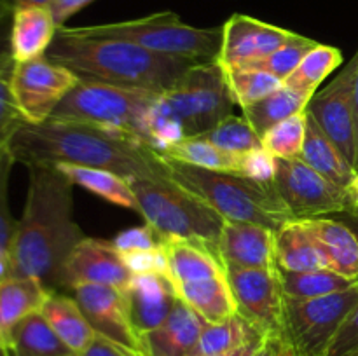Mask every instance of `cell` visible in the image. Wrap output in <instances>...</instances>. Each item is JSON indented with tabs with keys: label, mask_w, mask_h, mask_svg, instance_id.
Listing matches in <instances>:
<instances>
[{
	"label": "cell",
	"mask_w": 358,
	"mask_h": 356,
	"mask_svg": "<svg viewBox=\"0 0 358 356\" xmlns=\"http://www.w3.org/2000/svg\"><path fill=\"white\" fill-rule=\"evenodd\" d=\"M14 161L24 166L100 168L128 180L170 178L161 154L133 136L100 126L70 121L24 122L9 142Z\"/></svg>",
	"instance_id": "6da1fadb"
},
{
	"label": "cell",
	"mask_w": 358,
	"mask_h": 356,
	"mask_svg": "<svg viewBox=\"0 0 358 356\" xmlns=\"http://www.w3.org/2000/svg\"><path fill=\"white\" fill-rule=\"evenodd\" d=\"M28 191L10 253V276L62 286L63 267L84 232L73 218V184L55 166H28Z\"/></svg>",
	"instance_id": "7a4b0ae2"
},
{
	"label": "cell",
	"mask_w": 358,
	"mask_h": 356,
	"mask_svg": "<svg viewBox=\"0 0 358 356\" xmlns=\"http://www.w3.org/2000/svg\"><path fill=\"white\" fill-rule=\"evenodd\" d=\"M45 58L72 70L79 79L164 93L199 61L147 51L121 38L86 37L59 27Z\"/></svg>",
	"instance_id": "3957f363"
},
{
	"label": "cell",
	"mask_w": 358,
	"mask_h": 356,
	"mask_svg": "<svg viewBox=\"0 0 358 356\" xmlns=\"http://www.w3.org/2000/svg\"><path fill=\"white\" fill-rule=\"evenodd\" d=\"M236 107L219 61L196 63L175 86L161 93L150 112L152 149L192 136H203Z\"/></svg>",
	"instance_id": "277c9868"
},
{
	"label": "cell",
	"mask_w": 358,
	"mask_h": 356,
	"mask_svg": "<svg viewBox=\"0 0 358 356\" xmlns=\"http://www.w3.org/2000/svg\"><path fill=\"white\" fill-rule=\"evenodd\" d=\"M168 177L212 206L224 220L250 222L278 230L294 220L276 194L273 181L240 173L205 170L161 156Z\"/></svg>",
	"instance_id": "5b68a950"
},
{
	"label": "cell",
	"mask_w": 358,
	"mask_h": 356,
	"mask_svg": "<svg viewBox=\"0 0 358 356\" xmlns=\"http://www.w3.org/2000/svg\"><path fill=\"white\" fill-rule=\"evenodd\" d=\"M131 188L147 225L164 237L205 244L217 253L224 216L171 178H135ZM219 255V253H217Z\"/></svg>",
	"instance_id": "8992f818"
},
{
	"label": "cell",
	"mask_w": 358,
	"mask_h": 356,
	"mask_svg": "<svg viewBox=\"0 0 358 356\" xmlns=\"http://www.w3.org/2000/svg\"><path fill=\"white\" fill-rule=\"evenodd\" d=\"M157 93L79 79L52 112L55 121L84 122L133 136L152 149L150 112Z\"/></svg>",
	"instance_id": "52a82bcc"
},
{
	"label": "cell",
	"mask_w": 358,
	"mask_h": 356,
	"mask_svg": "<svg viewBox=\"0 0 358 356\" xmlns=\"http://www.w3.org/2000/svg\"><path fill=\"white\" fill-rule=\"evenodd\" d=\"M72 31L86 37L121 38L157 54L199 63L217 61L222 44V27H191L170 10L119 23L76 27Z\"/></svg>",
	"instance_id": "ba28073f"
},
{
	"label": "cell",
	"mask_w": 358,
	"mask_h": 356,
	"mask_svg": "<svg viewBox=\"0 0 358 356\" xmlns=\"http://www.w3.org/2000/svg\"><path fill=\"white\" fill-rule=\"evenodd\" d=\"M358 304V283L317 299H290L283 306L282 344L285 356H327L346 318Z\"/></svg>",
	"instance_id": "9c48e42d"
},
{
	"label": "cell",
	"mask_w": 358,
	"mask_h": 356,
	"mask_svg": "<svg viewBox=\"0 0 358 356\" xmlns=\"http://www.w3.org/2000/svg\"><path fill=\"white\" fill-rule=\"evenodd\" d=\"M273 187L292 218L331 216L348 209L346 188L339 187L301 159H275Z\"/></svg>",
	"instance_id": "30bf717a"
},
{
	"label": "cell",
	"mask_w": 358,
	"mask_h": 356,
	"mask_svg": "<svg viewBox=\"0 0 358 356\" xmlns=\"http://www.w3.org/2000/svg\"><path fill=\"white\" fill-rule=\"evenodd\" d=\"M77 82L79 77L72 70L42 56L14 65L10 91L23 121L41 124L51 119L52 112Z\"/></svg>",
	"instance_id": "8fae6325"
},
{
	"label": "cell",
	"mask_w": 358,
	"mask_h": 356,
	"mask_svg": "<svg viewBox=\"0 0 358 356\" xmlns=\"http://www.w3.org/2000/svg\"><path fill=\"white\" fill-rule=\"evenodd\" d=\"M236 313L268 341L282 339L283 295L278 269H226Z\"/></svg>",
	"instance_id": "7c38bea8"
},
{
	"label": "cell",
	"mask_w": 358,
	"mask_h": 356,
	"mask_svg": "<svg viewBox=\"0 0 358 356\" xmlns=\"http://www.w3.org/2000/svg\"><path fill=\"white\" fill-rule=\"evenodd\" d=\"M353 59L327 84L311 96L306 112L322 131L338 145L343 156L357 170L355 110H353Z\"/></svg>",
	"instance_id": "4fadbf2b"
},
{
	"label": "cell",
	"mask_w": 358,
	"mask_h": 356,
	"mask_svg": "<svg viewBox=\"0 0 358 356\" xmlns=\"http://www.w3.org/2000/svg\"><path fill=\"white\" fill-rule=\"evenodd\" d=\"M72 292L94 334L143 356L140 337L129 321L121 288L108 285H79Z\"/></svg>",
	"instance_id": "5bb4252c"
},
{
	"label": "cell",
	"mask_w": 358,
	"mask_h": 356,
	"mask_svg": "<svg viewBox=\"0 0 358 356\" xmlns=\"http://www.w3.org/2000/svg\"><path fill=\"white\" fill-rule=\"evenodd\" d=\"M114 241L84 237L63 267L62 288L73 290L79 285H108L124 288L133 278Z\"/></svg>",
	"instance_id": "9a60e30c"
},
{
	"label": "cell",
	"mask_w": 358,
	"mask_h": 356,
	"mask_svg": "<svg viewBox=\"0 0 358 356\" xmlns=\"http://www.w3.org/2000/svg\"><path fill=\"white\" fill-rule=\"evenodd\" d=\"M159 154L170 157V159L191 164V166L205 168V170L240 173L257 178V180L273 181L275 157L269 156L264 149L254 154H247V156H240V154L219 149L201 136H192V138L178 140V142L164 147Z\"/></svg>",
	"instance_id": "2e32d148"
},
{
	"label": "cell",
	"mask_w": 358,
	"mask_h": 356,
	"mask_svg": "<svg viewBox=\"0 0 358 356\" xmlns=\"http://www.w3.org/2000/svg\"><path fill=\"white\" fill-rule=\"evenodd\" d=\"M292 34L245 14H233L222 24V44L217 61L224 68H236L248 61L266 58L282 47Z\"/></svg>",
	"instance_id": "e0dca14e"
},
{
	"label": "cell",
	"mask_w": 358,
	"mask_h": 356,
	"mask_svg": "<svg viewBox=\"0 0 358 356\" xmlns=\"http://www.w3.org/2000/svg\"><path fill=\"white\" fill-rule=\"evenodd\" d=\"M276 230L250 222L226 220L217 253L226 269L276 267Z\"/></svg>",
	"instance_id": "ac0fdd59"
},
{
	"label": "cell",
	"mask_w": 358,
	"mask_h": 356,
	"mask_svg": "<svg viewBox=\"0 0 358 356\" xmlns=\"http://www.w3.org/2000/svg\"><path fill=\"white\" fill-rule=\"evenodd\" d=\"M122 295L138 337L159 327L178 300L177 288L166 274H135Z\"/></svg>",
	"instance_id": "d6986e66"
},
{
	"label": "cell",
	"mask_w": 358,
	"mask_h": 356,
	"mask_svg": "<svg viewBox=\"0 0 358 356\" xmlns=\"http://www.w3.org/2000/svg\"><path fill=\"white\" fill-rule=\"evenodd\" d=\"M206 321L178 299L166 320L140 337L143 356H192Z\"/></svg>",
	"instance_id": "ffe728a7"
},
{
	"label": "cell",
	"mask_w": 358,
	"mask_h": 356,
	"mask_svg": "<svg viewBox=\"0 0 358 356\" xmlns=\"http://www.w3.org/2000/svg\"><path fill=\"white\" fill-rule=\"evenodd\" d=\"M58 28L49 6H23L14 10L9 27V47L14 61L45 56Z\"/></svg>",
	"instance_id": "44dd1931"
},
{
	"label": "cell",
	"mask_w": 358,
	"mask_h": 356,
	"mask_svg": "<svg viewBox=\"0 0 358 356\" xmlns=\"http://www.w3.org/2000/svg\"><path fill=\"white\" fill-rule=\"evenodd\" d=\"M52 290L35 278H9L0 281V346L10 348L16 325L28 314L41 311Z\"/></svg>",
	"instance_id": "7402d4cb"
},
{
	"label": "cell",
	"mask_w": 358,
	"mask_h": 356,
	"mask_svg": "<svg viewBox=\"0 0 358 356\" xmlns=\"http://www.w3.org/2000/svg\"><path fill=\"white\" fill-rule=\"evenodd\" d=\"M306 220L331 271L358 281V243L345 222L336 216H315Z\"/></svg>",
	"instance_id": "603a6c76"
},
{
	"label": "cell",
	"mask_w": 358,
	"mask_h": 356,
	"mask_svg": "<svg viewBox=\"0 0 358 356\" xmlns=\"http://www.w3.org/2000/svg\"><path fill=\"white\" fill-rule=\"evenodd\" d=\"M276 267L304 272L329 269L327 260L311 234L306 220H289L276 230Z\"/></svg>",
	"instance_id": "cb8c5ba5"
},
{
	"label": "cell",
	"mask_w": 358,
	"mask_h": 356,
	"mask_svg": "<svg viewBox=\"0 0 358 356\" xmlns=\"http://www.w3.org/2000/svg\"><path fill=\"white\" fill-rule=\"evenodd\" d=\"M164 248L173 285L226 274V267L219 255L205 244L180 237H164Z\"/></svg>",
	"instance_id": "d4e9b609"
},
{
	"label": "cell",
	"mask_w": 358,
	"mask_h": 356,
	"mask_svg": "<svg viewBox=\"0 0 358 356\" xmlns=\"http://www.w3.org/2000/svg\"><path fill=\"white\" fill-rule=\"evenodd\" d=\"M41 313L76 356L83 355L96 337L83 309L72 297L62 295L52 290L42 304Z\"/></svg>",
	"instance_id": "484cf974"
},
{
	"label": "cell",
	"mask_w": 358,
	"mask_h": 356,
	"mask_svg": "<svg viewBox=\"0 0 358 356\" xmlns=\"http://www.w3.org/2000/svg\"><path fill=\"white\" fill-rule=\"evenodd\" d=\"M308 114V112H306ZM299 159L313 168L322 177L329 178L339 187L346 188L357 177V170L350 164V161L343 156L334 142L322 131L315 119L308 114L306 138H304L303 152Z\"/></svg>",
	"instance_id": "4316f807"
},
{
	"label": "cell",
	"mask_w": 358,
	"mask_h": 356,
	"mask_svg": "<svg viewBox=\"0 0 358 356\" xmlns=\"http://www.w3.org/2000/svg\"><path fill=\"white\" fill-rule=\"evenodd\" d=\"M178 299L194 309L206 323H220L236 314L233 292L227 276L199 279V281L175 285Z\"/></svg>",
	"instance_id": "83f0119b"
},
{
	"label": "cell",
	"mask_w": 358,
	"mask_h": 356,
	"mask_svg": "<svg viewBox=\"0 0 358 356\" xmlns=\"http://www.w3.org/2000/svg\"><path fill=\"white\" fill-rule=\"evenodd\" d=\"M55 168L66 175L73 185H80L83 188L100 195L112 205L138 213V201H136L131 181L128 178L112 173V171L100 170V168L73 166V164H59Z\"/></svg>",
	"instance_id": "f1b7e54d"
},
{
	"label": "cell",
	"mask_w": 358,
	"mask_h": 356,
	"mask_svg": "<svg viewBox=\"0 0 358 356\" xmlns=\"http://www.w3.org/2000/svg\"><path fill=\"white\" fill-rule=\"evenodd\" d=\"M313 94L315 93H308V91L292 89V87H287L283 84V87H280L269 96L243 108V117L262 138L273 126L306 110Z\"/></svg>",
	"instance_id": "f546056e"
},
{
	"label": "cell",
	"mask_w": 358,
	"mask_h": 356,
	"mask_svg": "<svg viewBox=\"0 0 358 356\" xmlns=\"http://www.w3.org/2000/svg\"><path fill=\"white\" fill-rule=\"evenodd\" d=\"M9 349L16 356H76L41 311L28 314L16 325Z\"/></svg>",
	"instance_id": "4dcf8cb0"
},
{
	"label": "cell",
	"mask_w": 358,
	"mask_h": 356,
	"mask_svg": "<svg viewBox=\"0 0 358 356\" xmlns=\"http://www.w3.org/2000/svg\"><path fill=\"white\" fill-rule=\"evenodd\" d=\"M283 295L290 299H317L352 288L358 281L345 278L331 269H315V271L290 272L278 269Z\"/></svg>",
	"instance_id": "1f68e13d"
},
{
	"label": "cell",
	"mask_w": 358,
	"mask_h": 356,
	"mask_svg": "<svg viewBox=\"0 0 358 356\" xmlns=\"http://www.w3.org/2000/svg\"><path fill=\"white\" fill-rule=\"evenodd\" d=\"M261 337L262 335L236 313L220 323H206L192 356L220 355Z\"/></svg>",
	"instance_id": "d6a6232c"
},
{
	"label": "cell",
	"mask_w": 358,
	"mask_h": 356,
	"mask_svg": "<svg viewBox=\"0 0 358 356\" xmlns=\"http://www.w3.org/2000/svg\"><path fill=\"white\" fill-rule=\"evenodd\" d=\"M343 63V52L338 47L317 44L297 65V68L283 80L287 87L308 93H317L322 82L338 70Z\"/></svg>",
	"instance_id": "836d02e7"
},
{
	"label": "cell",
	"mask_w": 358,
	"mask_h": 356,
	"mask_svg": "<svg viewBox=\"0 0 358 356\" xmlns=\"http://www.w3.org/2000/svg\"><path fill=\"white\" fill-rule=\"evenodd\" d=\"M224 68V66H222ZM234 103L241 108L257 103L262 98L283 87V80L254 68H224Z\"/></svg>",
	"instance_id": "e575fe53"
},
{
	"label": "cell",
	"mask_w": 358,
	"mask_h": 356,
	"mask_svg": "<svg viewBox=\"0 0 358 356\" xmlns=\"http://www.w3.org/2000/svg\"><path fill=\"white\" fill-rule=\"evenodd\" d=\"M16 164L13 154H10L9 145L0 149V281L10 276L13 262H10V253H13V241L14 232H16V222L9 206V181L10 171Z\"/></svg>",
	"instance_id": "d590c367"
},
{
	"label": "cell",
	"mask_w": 358,
	"mask_h": 356,
	"mask_svg": "<svg viewBox=\"0 0 358 356\" xmlns=\"http://www.w3.org/2000/svg\"><path fill=\"white\" fill-rule=\"evenodd\" d=\"M201 138L213 143L219 149L229 150V152L240 154V156H247V154H254L264 149L262 138L248 124L247 119L236 117L234 114L220 121Z\"/></svg>",
	"instance_id": "8d00e7d4"
},
{
	"label": "cell",
	"mask_w": 358,
	"mask_h": 356,
	"mask_svg": "<svg viewBox=\"0 0 358 356\" xmlns=\"http://www.w3.org/2000/svg\"><path fill=\"white\" fill-rule=\"evenodd\" d=\"M306 110L278 122L262 136L264 150L275 159H299L306 138Z\"/></svg>",
	"instance_id": "74e56055"
},
{
	"label": "cell",
	"mask_w": 358,
	"mask_h": 356,
	"mask_svg": "<svg viewBox=\"0 0 358 356\" xmlns=\"http://www.w3.org/2000/svg\"><path fill=\"white\" fill-rule=\"evenodd\" d=\"M317 44L318 42L313 40V38H308L299 34H292V37H290L282 47L276 49L275 52H271V54L266 56V58L255 59V61H248L245 63V65L236 66V68L261 70V72H268L271 73V75L278 77L280 80H285L287 77L297 68L301 59H303Z\"/></svg>",
	"instance_id": "f35d334b"
},
{
	"label": "cell",
	"mask_w": 358,
	"mask_h": 356,
	"mask_svg": "<svg viewBox=\"0 0 358 356\" xmlns=\"http://www.w3.org/2000/svg\"><path fill=\"white\" fill-rule=\"evenodd\" d=\"M16 61L10 54L9 44L0 45V149L9 145L14 133L24 124L23 117L17 112L10 91V77Z\"/></svg>",
	"instance_id": "ab89813d"
},
{
	"label": "cell",
	"mask_w": 358,
	"mask_h": 356,
	"mask_svg": "<svg viewBox=\"0 0 358 356\" xmlns=\"http://www.w3.org/2000/svg\"><path fill=\"white\" fill-rule=\"evenodd\" d=\"M112 241L121 253L154 250V248L164 246L163 234H159L154 227L147 225V223L142 227H131V229L122 230Z\"/></svg>",
	"instance_id": "60d3db41"
},
{
	"label": "cell",
	"mask_w": 358,
	"mask_h": 356,
	"mask_svg": "<svg viewBox=\"0 0 358 356\" xmlns=\"http://www.w3.org/2000/svg\"><path fill=\"white\" fill-rule=\"evenodd\" d=\"M126 265L131 269L133 274H166L170 276L168 267L166 248H154V250L143 251H129L121 253Z\"/></svg>",
	"instance_id": "b9f144b4"
},
{
	"label": "cell",
	"mask_w": 358,
	"mask_h": 356,
	"mask_svg": "<svg viewBox=\"0 0 358 356\" xmlns=\"http://www.w3.org/2000/svg\"><path fill=\"white\" fill-rule=\"evenodd\" d=\"M358 348V304L352 311L346 321L343 323L341 330L336 335L334 342L329 348L327 356H345L350 351Z\"/></svg>",
	"instance_id": "7bdbcfd3"
},
{
	"label": "cell",
	"mask_w": 358,
	"mask_h": 356,
	"mask_svg": "<svg viewBox=\"0 0 358 356\" xmlns=\"http://www.w3.org/2000/svg\"><path fill=\"white\" fill-rule=\"evenodd\" d=\"M94 0H51L49 9H51L52 17H55L58 27H65L66 20L83 10L84 7L90 6Z\"/></svg>",
	"instance_id": "ee69618b"
},
{
	"label": "cell",
	"mask_w": 358,
	"mask_h": 356,
	"mask_svg": "<svg viewBox=\"0 0 358 356\" xmlns=\"http://www.w3.org/2000/svg\"><path fill=\"white\" fill-rule=\"evenodd\" d=\"M80 356H138V355L121 348V346L114 344V342H110L108 339H103L100 337V335H96L94 341L91 342L90 348H87Z\"/></svg>",
	"instance_id": "f6af8a7d"
},
{
	"label": "cell",
	"mask_w": 358,
	"mask_h": 356,
	"mask_svg": "<svg viewBox=\"0 0 358 356\" xmlns=\"http://www.w3.org/2000/svg\"><path fill=\"white\" fill-rule=\"evenodd\" d=\"M51 0H0V23H10L14 10L23 6H49Z\"/></svg>",
	"instance_id": "bcb514c9"
},
{
	"label": "cell",
	"mask_w": 358,
	"mask_h": 356,
	"mask_svg": "<svg viewBox=\"0 0 358 356\" xmlns=\"http://www.w3.org/2000/svg\"><path fill=\"white\" fill-rule=\"evenodd\" d=\"M266 344H268V339L261 337L255 339V341L247 342V344L240 346V348H234L231 351L220 353V355H213V356H261V353L264 351Z\"/></svg>",
	"instance_id": "7dc6e473"
},
{
	"label": "cell",
	"mask_w": 358,
	"mask_h": 356,
	"mask_svg": "<svg viewBox=\"0 0 358 356\" xmlns=\"http://www.w3.org/2000/svg\"><path fill=\"white\" fill-rule=\"evenodd\" d=\"M353 110H355V135H357V152H358V51L353 56Z\"/></svg>",
	"instance_id": "c3c4849f"
},
{
	"label": "cell",
	"mask_w": 358,
	"mask_h": 356,
	"mask_svg": "<svg viewBox=\"0 0 358 356\" xmlns=\"http://www.w3.org/2000/svg\"><path fill=\"white\" fill-rule=\"evenodd\" d=\"M331 216H336V218H339L341 222H345L346 225L350 227V230H352L353 236H355V239L358 243V215H355V213H350V212H341V213H336V215H331Z\"/></svg>",
	"instance_id": "681fc988"
},
{
	"label": "cell",
	"mask_w": 358,
	"mask_h": 356,
	"mask_svg": "<svg viewBox=\"0 0 358 356\" xmlns=\"http://www.w3.org/2000/svg\"><path fill=\"white\" fill-rule=\"evenodd\" d=\"M346 194H348V209L357 208L358 206V173L352 180V184L346 187Z\"/></svg>",
	"instance_id": "f907efd6"
},
{
	"label": "cell",
	"mask_w": 358,
	"mask_h": 356,
	"mask_svg": "<svg viewBox=\"0 0 358 356\" xmlns=\"http://www.w3.org/2000/svg\"><path fill=\"white\" fill-rule=\"evenodd\" d=\"M261 356H285V353H283L282 344L278 341H268Z\"/></svg>",
	"instance_id": "816d5d0a"
},
{
	"label": "cell",
	"mask_w": 358,
	"mask_h": 356,
	"mask_svg": "<svg viewBox=\"0 0 358 356\" xmlns=\"http://www.w3.org/2000/svg\"><path fill=\"white\" fill-rule=\"evenodd\" d=\"M9 27L10 23H0V45L9 44Z\"/></svg>",
	"instance_id": "f5cc1de1"
},
{
	"label": "cell",
	"mask_w": 358,
	"mask_h": 356,
	"mask_svg": "<svg viewBox=\"0 0 358 356\" xmlns=\"http://www.w3.org/2000/svg\"><path fill=\"white\" fill-rule=\"evenodd\" d=\"M0 356H10L9 348H2V346H0Z\"/></svg>",
	"instance_id": "db71d44e"
},
{
	"label": "cell",
	"mask_w": 358,
	"mask_h": 356,
	"mask_svg": "<svg viewBox=\"0 0 358 356\" xmlns=\"http://www.w3.org/2000/svg\"><path fill=\"white\" fill-rule=\"evenodd\" d=\"M346 212H350V213H355V215H358V206H357V208H352V209H346Z\"/></svg>",
	"instance_id": "11a10c76"
},
{
	"label": "cell",
	"mask_w": 358,
	"mask_h": 356,
	"mask_svg": "<svg viewBox=\"0 0 358 356\" xmlns=\"http://www.w3.org/2000/svg\"><path fill=\"white\" fill-rule=\"evenodd\" d=\"M9 353H10V356H16V355H14V353H13V351H10V349H9Z\"/></svg>",
	"instance_id": "9f6ffc18"
},
{
	"label": "cell",
	"mask_w": 358,
	"mask_h": 356,
	"mask_svg": "<svg viewBox=\"0 0 358 356\" xmlns=\"http://www.w3.org/2000/svg\"><path fill=\"white\" fill-rule=\"evenodd\" d=\"M357 173H358V163H357Z\"/></svg>",
	"instance_id": "6f0895ef"
},
{
	"label": "cell",
	"mask_w": 358,
	"mask_h": 356,
	"mask_svg": "<svg viewBox=\"0 0 358 356\" xmlns=\"http://www.w3.org/2000/svg\"><path fill=\"white\" fill-rule=\"evenodd\" d=\"M283 353H285V351H283Z\"/></svg>",
	"instance_id": "680465c9"
}]
</instances>
